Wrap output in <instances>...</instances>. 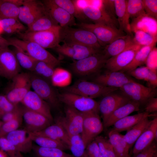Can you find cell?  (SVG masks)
Here are the masks:
<instances>
[{
  "mask_svg": "<svg viewBox=\"0 0 157 157\" xmlns=\"http://www.w3.org/2000/svg\"><path fill=\"white\" fill-rule=\"evenodd\" d=\"M7 39L10 45L17 48L37 61L44 62L54 67L60 63L59 59L46 49L34 42L15 37Z\"/></svg>",
  "mask_w": 157,
  "mask_h": 157,
  "instance_id": "cell-1",
  "label": "cell"
},
{
  "mask_svg": "<svg viewBox=\"0 0 157 157\" xmlns=\"http://www.w3.org/2000/svg\"><path fill=\"white\" fill-rule=\"evenodd\" d=\"M60 38V42L63 43L81 44L98 49L101 47L94 35L83 28L61 27Z\"/></svg>",
  "mask_w": 157,
  "mask_h": 157,
  "instance_id": "cell-2",
  "label": "cell"
},
{
  "mask_svg": "<svg viewBox=\"0 0 157 157\" xmlns=\"http://www.w3.org/2000/svg\"><path fill=\"white\" fill-rule=\"evenodd\" d=\"M59 26L49 30L36 32L26 31L18 34L19 38L34 42L46 49H54L60 42Z\"/></svg>",
  "mask_w": 157,
  "mask_h": 157,
  "instance_id": "cell-3",
  "label": "cell"
},
{
  "mask_svg": "<svg viewBox=\"0 0 157 157\" xmlns=\"http://www.w3.org/2000/svg\"><path fill=\"white\" fill-rule=\"evenodd\" d=\"M118 89L104 86L94 82L80 81L72 85L64 88L63 90L64 92L74 93L93 99L103 97Z\"/></svg>",
  "mask_w": 157,
  "mask_h": 157,
  "instance_id": "cell-4",
  "label": "cell"
},
{
  "mask_svg": "<svg viewBox=\"0 0 157 157\" xmlns=\"http://www.w3.org/2000/svg\"><path fill=\"white\" fill-rule=\"evenodd\" d=\"M4 94L12 103L18 105L21 103L30 90L31 83L30 73H20L13 77Z\"/></svg>",
  "mask_w": 157,
  "mask_h": 157,
  "instance_id": "cell-5",
  "label": "cell"
},
{
  "mask_svg": "<svg viewBox=\"0 0 157 157\" xmlns=\"http://www.w3.org/2000/svg\"><path fill=\"white\" fill-rule=\"evenodd\" d=\"M77 25L79 28L92 33L101 47L105 46L118 38L125 35L124 32L119 29L104 24L81 22Z\"/></svg>",
  "mask_w": 157,
  "mask_h": 157,
  "instance_id": "cell-6",
  "label": "cell"
},
{
  "mask_svg": "<svg viewBox=\"0 0 157 157\" xmlns=\"http://www.w3.org/2000/svg\"><path fill=\"white\" fill-rule=\"evenodd\" d=\"M108 59L102 51L85 58L76 60L72 65L76 74L81 76L91 74L99 71L104 67Z\"/></svg>",
  "mask_w": 157,
  "mask_h": 157,
  "instance_id": "cell-7",
  "label": "cell"
},
{
  "mask_svg": "<svg viewBox=\"0 0 157 157\" xmlns=\"http://www.w3.org/2000/svg\"><path fill=\"white\" fill-rule=\"evenodd\" d=\"M82 113L83 119L81 135L86 147L99 136L103 131L104 126L98 113L92 111Z\"/></svg>",
  "mask_w": 157,
  "mask_h": 157,
  "instance_id": "cell-8",
  "label": "cell"
},
{
  "mask_svg": "<svg viewBox=\"0 0 157 157\" xmlns=\"http://www.w3.org/2000/svg\"><path fill=\"white\" fill-rule=\"evenodd\" d=\"M60 102L81 113H99V104L93 99L76 94L64 92L58 94Z\"/></svg>",
  "mask_w": 157,
  "mask_h": 157,
  "instance_id": "cell-9",
  "label": "cell"
},
{
  "mask_svg": "<svg viewBox=\"0 0 157 157\" xmlns=\"http://www.w3.org/2000/svg\"><path fill=\"white\" fill-rule=\"evenodd\" d=\"M31 88L35 92L50 106L58 108L60 105L58 94L48 81L36 75L30 73Z\"/></svg>",
  "mask_w": 157,
  "mask_h": 157,
  "instance_id": "cell-10",
  "label": "cell"
},
{
  "mask_svg": "<svg viewBox=\"0 0 157 157\" xmlns=\"http://www.w3.org/2000/svg\"><path fill=\"white\" fill-rule=\"evenodd\" d=\"M65 112L64 116L57 117L55 121L62 126L69 135H81L83 119L82 113L67 106L65 108Z\"/></svg>",
  "mask_w": 157,
  "mask_h": 157,
  "instance_id": "cell-11",
  "label": "cell"
},
{
  "mask_svg": "<svg viewBox=\"0 0 157 157\" xmlns=\"http://www.w3.org/2000/svg\"><path fill=\"white\" fill-rule=\"evenodd\" d=\"M115 91L103 97L98 103L99 112L101 114L103 125L115 110L131 100L122 93H116Z\"/></svg>",
  "mask_w": 157,
  "mask_h": 157,
  "instance_id": "cell-12",
  "label": "cell"
},
{
  "mask_svg": "<svg viewBox=\"0 0 157 157\" xmlns=\"http://www.w3.org/2000/svg\"><path fill=\"white\" fill-rule=\"evenodd\" d=\"M119 89L130 99L140 105H144L148 99L156 95L155 88L145 86L135 81L125 84Z\"/></svg>",
  "mask_w": 157,
  "mask_h": 157,
  "instance_id": "cell-13",
  "label": "cell"
},
{
  "mask_svg": "<svg viewBox=\"0 0 157 157\" xmlns=\"http://www.w3.org/2000/svg\"><path fill=\"white\" fill-rule=\"evenodd\" d=\"M46 12L42 1L24 0L20 7L18 19L28 27Z\"/></svg>",
  "mask_w": 157,
  "mask_h": 157,
  "instance_id": "cell-14",
  "label": "cell"
},
{
  "mask_svg": "<svg viewBox=\"0 0 157 157\" xmlns=\"http://www.w3.org/2000/svg\"><path fill=\"white\" fill-rule=\"evenodd\" d=\"M142 47L134 44L119 54L107 59L104 67L111 71H120L131 62Z\"/></svg>",
  "mask_w": 157,
  "mask_h": 157,
  "instance_id": "cell-15",
  "label": "cell"
},
{
  "mask_svg": "<svg viewBox=\"0 0 157 157\" xmlns=\"http://www.w3.org/2000/svg\"><path fill=\"white\" fill-rule=\"evenodd\" d=\"M22 116L25 124L24 129L30 133L39 132L52 124V121L44 115L23 107Z\"/></svg>",
  "mask_w": 157,
  "mask_h": 157,
  "instance_id": "cell-16",
  "label": "cell"
},
{
  "mask_svg": "<svg viewBox=\"0 0 157 157\" xmlns=\"http://www.w3.org/2000/svg\"><path fill=\"white\" fill-rule=\"evenodd\" d=\"M83 15L94 22L108 25L118 28V21L112 17L104 9L101 3L96 6L88 4L79 8Z\"/></svg>",
  "mask_w": 157,
  "mask_h": 157,
  "instance_id": "cell-17",
  "label": "cell"
},
{
  "mask_svg": "<svg viewBox=\"0 0 157 157\" xmlns=\"http://www.w3.org/2000/svg\"><path fill=\"white\" fill-rule=\"evenodd\" d=\"M135 81L125 72L112 71L106 69L97 75L93 82L102 86L119 89L125 84Z\"/></svg>",
  "mask_w": 157,
  "mask_h": 157,
  "instance_id": "cell-18",
  "label": "cell"
},
{
  "mask_svg": "<svg viewBox=\"0 0 157 157\" xmlns=\"http://www.w3.org/2000/svg\"><path fill=\"white\" fill-rule=\"evenodd\" d=\"M0 66L3 77L11 79L20 73V66L13 51L9 48L0 49Z\"/></svg>",
  "mask_w": 157,
  "mask_h": 157,
  "instance_id": "cell-19",
  "label": "cell"
},
{
  "mask_svg": "<svg viewBox=\"0 0 157 157\" xmlns=\"http://www.w3.org/2000/svg\"><path fill=\"white\" fill-rule=\"evenodd\" d=\"M42 2L46 11L61 27L77 25L75 17L56 5L53 0H44Z\"/></svg>",
  "mask_w": 157,
  "mask_h": 157,
  "instance_id": "cell-20",
  "label": "cell"
},
{
  "mask_svg": "<svg viewBox=\"0 0 157 157\" xmlns=\"http://www.w3.org/2000/svg\"><path fill=\"white\" fill-rule=\"evenodd\" d=\"M21 103L26 108L41 114L53 121L50 106L33 91L30 90Z\"/></svg>",
  "mask_w": 157,
  "mask_h": 157,
  "instance_id": "cell-21",
  "label": "cell"
},
{
  "mask_svg": "<svg viewBox=\"0 0 157 157\" xmlns=\"http://www.w3.org/2000/svg\"><path fill=\"white\" fill-rule=\"evenodd\" d=\"M5 137L22 154L28 153L33 149V141L24 129L14 131Z\"/></svg>",
  "mask_w": 157,
  "mask_h": 157,
  "instance_id": "cell-22",
  "label": "cell"
},
{
  "mask_svg": "<svg viewBox=\"0 0 157 157\" xmlns=\"http://www.w3.org/2000/svg\"><path fill=\"white\" fill-rule=\"evenodd\" d=\"M157 140V117L151 120L149 126L144 131L134 144L133 155L142 151L154 140Z\"/></svg>",
  "mask_w": 157,
  "mask_h": 157,
  "instance_id": "cell-23",
  "label": "cell"
},
{
  "mask_svg": "<svg viewBox=\"0 0 157 157\" xmlns=\"http://www.w3.org/2000/svg\"><path fill=\"white\" fill-rule=\"evenodd\" d=\"M135 43L133 36L126 34L105 46L102 52L108 59L119 54Z\"/></svg>",
  "mask_w": 157,
  "mask_h": 157,
  "instance_id": "cell-24",
  "label": "cell"
},
{
  "mask_svg": "<svg viewBox=\"0 0 157 157\" xmlns=\"http://www.w3.org/2000/svg\"><path fill=\"white\" fill-rule=\"evenodd\" d=\"M140 106L139 103L130 100L127 103L118 108L112 113L104 125V127L108 128L113 126L117 120L129 115L132 113L139 110Z\"/></svg>",
  "mask_w": 157,
  "mask_h": 157,
  "instance_id": "cell-25",
  "label": "cell"
},
{
  "mask_svg": "<svg viewBox=\"0 0 157 157\" xmlns=\"http://www.w3.org/2000/svg\"><path fill=\"white\" fill-rule=\"evenodd\" d=\"M127 0H114L115 13L117 17L119 29L133 36L129 17L126 8Z\"/></svg>",
  "mask_w": 157,
  "mask_h": 157,
  "instance_id": "cell-26",
  "label": "cell"
},
{
  "mask_svg": "<svg viewBox=\"0 0 157 157\" xmlns=\"http://www.w3.org/2000/svg\"><path fill=\"white\" fill-rule=\"evenodd\" d=\"M30 134L48 137L60 141L68 146L69 144V135L62 126L56 121L54 124L39 132Z\"/></svg>",
  "mask_w": 157,
  "mask_h": 157,
  "instance_id": "cell-27",
  "label": "cell"
},
{
  "mask_svg": "<svg viewBox=\"0 0 157 157\" xmlns=\"http://www.w3.org/2000/svg\"><path fill=\"white\" fill-rule=\"evenodd\" d=\"M108 140L112 145L116 157H130V147L124 139L123 135L112 129L108 133Z\"/></svg>",
  "mask_w": 157,
  "mask_h": 157,
  "instance_id": "cell-28",
  "label": "cell"
},
{
  "mask_svg": "<svg viewBox=\"0 0 157 157\" xmlns=\"http://www.w3.org/2000/svg\"><path fill=\"white\" fill-rule=\"evenodd\" d=\"M23 0H0V19H18Z\"/></svg>",
  "mask_w": 157,
  "mask_h": 157,
  "instance_id": "cell-29",
  "label": "cell"
},
{
  "mask_svg": "<svg viewBox=\"0 0 157 157\" xmlns=\"http://www.w3.org/2000/svg\"><path fill=\"white\" fill-rule=\"evenodd\" d=\"M151 116L144 111L128 115L116 122L113 125L112 129L119 133L127 131L144 118Z\"/></svg>",
  "mask_w": 157,
  "mask_h": 157,
  "instance_id": "cell-30",
  "label": "cell"
},
{
  "mask_svg": "<svg viewBox=\"0 0 157 157\" xmlns=\"http://www.w3.org/2000/svg\"><path fill=\"white\" fill-rule=\"evenodd\" d=\"M149 117L144 118L127 131L123 137L130 148L134 145L140 135L150 124Z\"/></svg>",
  "mask_w": 157,
  "mask_h": 157,
  "instance_id": "cell-31",
  "label": "cell"
},
{
  "mask_svg": "<svg viewBox=\"0 0 157 157\" xmlns=\"http://www.w3.org/2000/svg\"><path fill=\"white\" fill-rule=\"evenodd\" d=\"M59 25L46 11L27 27L26 31L36 32L49 30Z\"/></svg>",
  "mask_w": 157,
  "mask_h": 157,
  "instance_id": "cell-32",
  "label": "cell"
},
{
  "mask_svg": "<svg viewBox=\"0 0 157 157\" xmlns=\"http://www.w3.org/2000/svg\"><path fill=\"white\" fill-rule=\"evenodd\" d=\"M156 43L142 47L137 52L131 62L120 71L125 72L131 70L145 63L147 57Z\"/></svg>",
  "mask_w": 157,
  "mask_h": 157,
  "instance_id": "cell-33",
  "label": "cell"
},
{
  "mask_svg": "<svg viewBox=\"0 0 157 157\" xmlns=\"http://www.w3.org/2000/svg\"><path fill=\"white\" fill-rule=\"evenodd\" d=\"M71 73L68 70L60 67L55 69L51 81L55 87L65 88L69 86L72 81Z\"/></svg>",
  "mask_w": 157,
  "mask_h": 157,
  "instance_id": "cell-34",
  "label": "cell"
},
{
  "mask_svg": "<svg viewBox=\"0 0 157 157\" xmlns=\"http://www.w3.org/2000/svg\"><path fill=\"white\" fill-rule=\"evenodd\" d=\"M29 134L32 141L38 146L47 148H58L63 151L69 149L67 145L58 140L46 136Z\"/></svg>",
  "mask_w": 157,
  "mask_h": 157,
  "instance_id": "cell-35",
  "label": "cell"
},
{
  "mask_svg": "<svg viewBox=\"0 0 157 157\" xmlns=\"http://www.w3.org/2000/svg\"><path fill=\"white\" fill-rule=\"evenodd\" d=\"M0 24L4 32L8 34H18L25 31L26 28L18 19L8 18L0 19Z\"/></svg>",
  "mask_w": 157,
  "mask_h": 157,
  "instance_id": "cell-36",
  "label": "cell"
},
{
  "mask_svg": "<svg viewBox=\"0 0 157 157\" xmlns=\"http://www.w3.org/2000/svg\"><path fill=\"white\" fill-rule=\"evenodd\" d=\"M68 147L74 157H84L86 147L81 135H69Z\"/></svg>",
  "mask_w": 157,
  "mask_h": 157,
  "instance_id": "cell-37",
  "label": "cell"
},
{
  "mask_svg": "<svg viewBox=\"0 0 157 157\" xmlns=\"http://www.w3.org/2000/svg\"><path fill=\"white\" fill-rule=\"evenodd\" d=\"M23 107L11 120L3 123L0 129V138L5 137L9 133L18 129L23 121Z\"/></svg>",
  "mask_w": 157,
  "mask_h": 157,
  "instance_id": "cell-38",
  "label": "cell"
},
{
  "mask_svg": "<svg viewBox=\"0 0 157 157\" xmlns=\"http://www.w3.org/2000/svg\"><path fill=\"white\" fill-rule=\"evenodd\" d=\"M53 1L56 5L74 17L82 19L85 17L81 9L77 6L76 0H53Z\"/></svg>",
  "mask_w": 157,
  "mask_h": 157,
  "instance_id": "cell-39",
  "label": "cell"
},
{
  "mask_svg": "<svg viewBox=\"0 0 157 157\" xmlns=\"http://www.w3.org/2000/svg\"><path fill=\"white\" fill-rule=\"evenodd\" d=\"M33 149L38 157H74L61 149L33 146Z\"/></svg>",
  "mask_w": 157,
  "mask_h": 157,
  "instance_id": "cell-40",
  "label": "cell"
},
{
  "mask_svg": "<svg viewBox=\"0 0 157 157\" xmlns=\"http://www.w3.org/2000/svg\"><path fill=\"white\" fill-rule=\"evenodd\" d=\"M55 67L44 62L37 61L32 72L33 74L47 81H51Z\"/></svg>",
  "mask_w": 157,
  "mask_h": 157,
  "instance_id": "cell-41",
  "label": "cell"
},
{
  "mask_svg": "<svg viewBox=\"0 0 157 157\" xmlns=\"http://www.w3.org/2000/svg\"><path fill=\"white\" fill-rule=\"evenodd\" d=\"M68 44L71 46L75 50V53L72 58L76 60L85 58L101 52L100 49L84 45L77 44Z\"/></svg>",
  "mask_w": 157,
  "mask_h": 157,
  "instance_id": "cell-42",
  "label": "cell"
},
{
  "mask_svg": "<svg viewBox=\"0 0 157 157\" xmlns=\"http://www.w3.org/2000/svg\"><path fill=\"white\" fill-rule=\"evenodd\" d=\"M126 8L130 18H136L147 15L144 10L142 0H127Z\"/></svg>",
  "mask_w": 157,
  "mask_h": 157,
  "instance_id": "cell-43",
  "label": "cell"
},
{
  "mask_svg": "<svg viewBox=\"0 0 157 157\" xmlns=\"http://www.w3.org/2000/svg\"><path fill=\"white\" fill-rule=\"evenodd\" d=\"M14 48L13 51L20 67L32 72L37 61L17 48Z\"/></svg>",
  "mask_w": 157,
  "mask_h": 157,
  "instance_id": "cell-44",
  "label": "cell"
},
{
  "mask_svg": "<svg viewBox=\"0 0 157 157\" xmlns=\"http://www.w3.org/2000/svg\"><path fill=\"white\" fill-rule=\"evenodd\" d=\"M134 33V36L133 37L134 42L141 46H149L156 43V37L149 33L141 30H136Z\"/></svg>",
  "mask_w": 157,
  "mask_h": 157,
  "instance_id": "cell-45",
  "label": "cell"
},
{
  "mask_svg": "<svg viewBox=\"0 0 157 157\" xmlns=\"http://www.w3.org/2000/svg\"><path fill=\"white\" fill-rule=\"evenodd\" d=\"M95 140L103 157H116L113 148L108 140L99 135Z\"/></svg>",
  "mask_w": 157,
  "mask_h": 157,
  "instance_id": "cell-46",
  "label": "cell"
},
{
  "mask_svg": "<svg viewBox=\"0 0 157 157\" xmlns=\"http://www.w3.org/2000/svg\"><path fill=\"white\" fill-rule=\"evenodd\" d=\"M0 149L4 151L8 157H21L22 155L5 137L0 138Z\"/></svg>",
  "mask_w": 157,
  "mask_h": 157,
  "instance_id": "cell-47",
  "label": "cell"
},
{
  "mask_svg": "<svg viewBox=\"0 0 157 157\" xmlns=\"http://www.w3.org/2000/svg\"><path fill=\"white\" fill-rule=\"evenodd\" d=\"M144 11L148 17L156 20L157 0H142Z\"/></svg>",
  "mask_w": 157,
  "mask_h": 157,
  "instance_id": "cell-48",
  "label": "cell"
},
{
  "mask_svg": "<svg viewBox=\"0 0 157 157\" xmlns=\"http://www.w3.org/2000/svg\"><path fill=\"white\" fill-rule=\"evenodd\" d=\"M150 70L147 66L137 67L126 72L128 74L137 79L147 81Z\"/></svg>",
  "mask_w": 157,
  "mask_h": 157,
  "instance_id": "cell-49",
  "label": "cell"
},
{
  "mask_svg": "<svg viewBox=\"0 0 157 157\" xmlns=\"http://www.w3.org/2000/svg\"><path fill=\"white\" fill-rule=\"evenodd\" d=\"M18 105L11 103L4 94H0V117L5 113L15 109Z\"/></svg>",
  "mask_w": 157,
  "mask_h": 157,
  "instance_id": "cell-50",
  "label": "cell"
},
{
  "mask_svg": "<svg viewBox=\"0 0 157 157\" xmlns=\"http://www.w3.org/2000/svg\"><path fill=\"white\" fill-rule=\"evenodd\" d=\"M84 157H103L98 144L95 139L86 147Z\"/></svg>",
  "mask_w": 157,
  "mask_h": 157,
  "instance_id": "cell-51",
  "label": "cell"
},
{
  "mask_svg": "<svg viewBox=\"0 0 157 157\" xmlns=\"http://www.w3.org/2000/svg\"><path fill=\"white\" fill-rule=\"evenodd\" d=\"M156 142L154 140L147 147L133 157H157Z\"/></svg>",
  "mask_w": 157,
  "mask_h": 157,
  "instance_id": "cell-52",
  "label": "cell"
},
{
  "mask_svg": "<svg viewBox=\"0 0 157 157\" xmlns=\"http://www.w3.org/2000/svg\"><path fill=\"white\" fill-rule=\"evenodd\" d=\"M157 49L154 47L149 53L145 63L146 66L151 71L157 72Z\"/></svg>",
  "mask_w": 157,
  "mask_h": 157,
  "instance_id": "cell-53",
  "label": "cell"
},
{
  "mask_svg": "<svg viewBox=\"0 0 157 157\" xmlns=\"http://www.w3.org/2000/svg\"><path fill=\"white\" fill-rule=\"evenodd\" d=\"M54 49L60 54L71 58L75 53V50L71 46L64 43L61 45L59 44Z\"/></svg>",
  "mask_w": 157,
  "mask_h": 157,
  "instance_id": "cell-54",
  "label": "cell"
},
{
  "mask_svg": "<svg viewBox=\"0 0 157 157\" xmlns=\"http://www.w3.org/2000/svg\"><path fill=\"white\" fill-rule=\"evenodd\" d=\"M144 105V112L153 116L154 115L152 114L154 113V114L156 113L157 111V97H152L149 99Z\"/></svg>",
  "mask_w": 157,
  "mask_h": 157,
  "instance_id": "cell-55",
  "label": "cell"
},
{
  "mask_svg": "<svg viewBox=\"0 0 157 157\" xmlns=\"http://www.w3.org/2000/svg\"><path fill=\"white\" fill-rule=\"evenodd\" d=\"M102 6L106 11L114 19L117 20L116 17L114 0L101 1Z\"/></svg>",
  "mask_w": 157,
  "mask_h": 157,
  "instance_id": "cell-56",
  "label": "cell"
},
{
  "mask_svg": "<svg viewBox=\"0 0 157 157\" xmlns=\"http://www.w3.org/2000/svg\"><path fill=\"white\" fill-rule=\"evenodd\" d=\"M151 88H155L157 86V74L150 70L148 79L146 81Z\"/></svg>",
  "mask_w": 157,
  "mask_h": 157,
  "instance_id": "cell-57",
  "label": "cell"
},
{
  "mask_svg": "<svg viewBox=\"0 0 157 157\" xmlns=\"http://www.w3.org/2000/svg\"><path fill=\"white\" fill-rule=\"evenodd\" d=\"M10 43L7 39H5L0 35V49L8 48Z\"/></svg>",
  "mask_w": 157,
  "mask_h": 157,
  "instance_id": "cell-58",
  "label": "cell"
},
{
  "mask_svg": "<svg viewBox=\"0 0 157 157\" xmlns=\"http://www.w3.org/2000/svg\"><path fill=\"white\" fill-rule=\"evenodd\" d=\"M0 157H8V156L4 151L0 149Z\"/></svg>",
  "mask_w": 157,
  "mask_h": 157,
  "instance_id": "cell-59",
  "label": "cell"
},
{
  "mask_svg": "<svg viewBox=\"0 0 157 157\" xmlns=\"http://www.w3.org/2000/svg\"><path fill=\"white\" fill-rule=\"evenodd\" d=\"M3 31L0 24V35L3 33Z\"/></svg>",
  "mask_w": 157,
  "mask_h": 157,
  "instance_id": "cell-60",
  "label": "cell"
},
{
  "mask_svg": "<svg viewBox=\"0 0 157 157\" xmlns=\"http://www.w3.org/2000/svg\"><path fill=\"white\" fill-rule=\"evenodd\" d=\"M0 76L3 77V74L0 66Z\"/></svg>",
  "mask_w": 157,
  "mask_h": 157,
  "instance_id": "cell-61",
  "label": "cell"
},
{
  "mask_svg": "<svg viewBox=\"0 0 157 157\" xmlns=\"http://www.w3.org/2000/svg\"><path fill=\"white\" fill-rule=\"evenodd\" d=\"M3 122L0 119V129Z\"/></svg>",
  "mask_w": 157,
  "mask_h": 157,
  "instance_id": "cell-62",
  "label": "cell"
},
{
  "mask_svg": "<svg viewBox=\"0 0 157 157\" xmlns=\"http://www.w3.org/2000/svg\"><path fill=\"white\" fill-rule=\"evenodd\" d=\"M21 157H24L22 155Z\"/></svg>",
  "mask_w": 157,
  "mask_h": 157,
  "instance_id": "cell-63",
  "label": "cell"
}]
</instances>
